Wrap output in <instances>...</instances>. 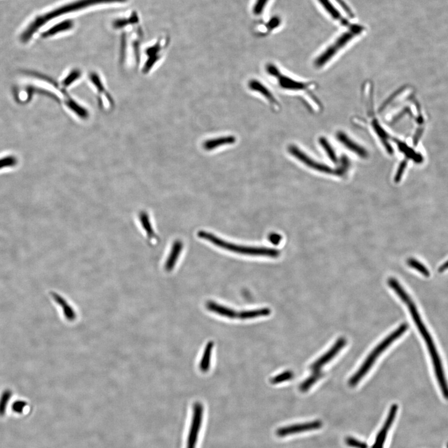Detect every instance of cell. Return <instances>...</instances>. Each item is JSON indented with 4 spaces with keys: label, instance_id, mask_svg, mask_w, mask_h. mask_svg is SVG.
I'll list each match as a JSON object with an SVG mask.
<instances>
[{
    "label": "cell",
    "instance_id": "cell-11",
    "mask_svg": "<svg viewBox=\"0 0 448 448\" xmlns=\"http://www.w3.org/2000/svg\"><path fill=\"white\" fill-rule=\"evenodd\" d=\"M204 407L199 401L194 404L191 426L188 434L187 448H196L203 419Z\"/></svg>",
    "mask_w": 448,
    "mask_h": 448
},
{
    "label": "cell",
    "instance_id": "cell-31",
    "mask_svg": "<svg viewBox=\"0 0 448 448\" xmlns=\"http://www.w3.org/2000/svg\"><path fill=\"white\" fill-rule=\"evenodd\" d=\"M407 165V160H403V161L401 162L400 166L398 167L397 172H396L395 177V182L399 183L400 182L401 179L402 178L404 171H405Z\"/></svg>",
    "mask_w": 448,
    "mask_h": 448
},
{
    "label": "cell",
    "instance_id": "cell-33",
    "mask_svg": "<svg viewBox=\"0 0 448 448\" xmlns=\"http://www.w3.org/2000/svg\"><path fill=\"white\" fill-rule=\"evenodd\" d=\"M26 406V403L25 401H17L13 404L12 410L16 413H22Z\"/></svg>",
    "mask_w": 448,
    "mask_h": 448
},
{
    "label": "cell",
    "instance_id": "cell-5",
    "mask_svg": "<svg viewBox=\"0 0 448 448\" xmlns=\"http://www.w3.org/2000/svg\"><path fill=\"white\" fill-rule=\"evenodd\" d=\"M347 340L345 338H338V340L336 341L335 343L328 351L325 353L310 366V369L312 371V374L299 385V390L301 392H307L318 380L323 377V373L321 371L322 367L326 365L327 363H329L334 357L337 356L338 353L345 346Z\"/></svg>",
    "mask_w": 448,
    "mask_h": 448
},
{
    "label": "cell",
    "instance_id": "cell-30",
    "mask_svg": "<svg viewBox=\"0 0 448 448\" xmlns=\"http://www.w3.org/2000/svg\"><path fill=\"white\" fill-rule=\"evenodd\" d=\"M16 162H17V160L15 158L13 157L4 158L0 159V169L15 166Z\"/></svg>",
    "mask_w": 448,
    "mask_h": 448
},
{
    "label": "cell",
    "instance_id": "cell-9",
    "mask_svg": "<svg viewBox=\"0 0 448 448\" xmlns=\"http://www.w3.org/2000/svg\"><path fill=\"white\" fill-rule=\"evenodd\" d=\"M168 41L167 39L161 38L154 45L146 48V60L144 62L142 67L143 74H148L152 73L161 61L168 46Z\"/></svg>",
    "mask_w": 448,
    "mask_h": 448
},
{
    "label": "cell",
    "instance_id": "cell-27",
    "mask_svg": "<svg viewBox=\"0 0 448 448\" xmlns=\"http://www.w3.org/2000/svg\"><path fill=\"white\" fill-rule=\"evenodd\" d=\"M320 143H321L322 147L324 148L327 156L329 157L331 161L336 163L338 162L337 157H336L335 152H334L333 148L331 147L330 144L328 143L326 139L324 138L320 139Z\"/></svg>",
    "mask_w": 448,
    "mask_h": 448
},
{
    "label": "cell",
    "instance_id": "cell-13",
    "mask_svg": "<svg viewBox=\"0 0 448 448\" xmlns=\"http://www.w3.org/2000/svg\"><path fill=\"white\" fill-rule=\"evenodd\" d=\"M237 141V138L235 135L227 134L207 139L202 143V146L206 152H212L224 146L235 145Z\"/></svg>",
    "mask_w": 448,
    "mask_h": 448
},
{
    "label": "cell",
    "instance_id": "cell-36",
    "mask_svg": "<svg viewBox=\"0 0 448 448\" xmlns=\"http://www.w3.org/2000/svg\"><path fill=\"white\" fill-rule=\"evenodd\" d=\"M447 447H448V445H447Z\"/></svg>",
    "mask_w": 448,
    "mask_h": 448
},
{
    "label": "cell",
    "instance_id": "cell-6",
    "mask_svg": "<svg viewBox=\"0 0 448 448\" xmlns=\"http://www.w3.org/2000/svg\"><path fill=\"white\" fill-rule=\"evenodd\" d=\"M288 151L292 157L296 158L299 161L303 162L309 168L321 172V173L331 174V175L338 176H343L344 175L348 168H349V161L345 157H343V158L341 159V164L340 168L333 169L331 168L330 166H327L325 164L320 163V162L311 158L306 153H304L303 151H301L295 145H290L288 148Z\"/></svg>",
    "mask_w": 448,
    "mask_h": 448
},
{
    "label": "cell",
    "instance_id": "cell-10",
    "mask_svg": "<svg viewBox=\"0 0 448 448\" xmlns=\"http://www.w3.org/2000/svg\"><path fill=\"white\" fill-rule=\"evenodd\" d=\"M357 34L356 32L350 31L345 32L336 40L333 45L327 48L324 52L318 56L315 62V66L322 67L327 62L331 61L332 58L335 56L338 51L344 47L351 39Z\"/></svg>",
    "mask_w": 448,
    "mask_h": 448
},
{
    "label": "cell",
    "instance_id": "cell-15",
    "mask_svg": "<svg viewBox=\"0 0 448 448\" xmlns=\"http://www.w3.org/2000/svg\"><path fill=\"white\" fill-rule=\"evenodd\" d=\"M318 1H319V3L324 7L325 10L329 13V15H330L334 19L340 22L341 24L344 26L347 27L348 28L350 29V31L356 32V33L358 34L363 31L364 27L362 26L351 24L349 21H347L346 19H345L344 18H343V16H341V13L339 12L337 9L333 5V4L331 3V1H329V0H318Z\"/></svg>",
    "mask_w": 448,
    "mask_h": 448
},
{
    "label": "cell",
    "instance_id": "cell-19",
    "mask_svg": "<svg viewBox=\"0 0 448 448\" xmlns=\"http://www.w3.org/2000/svg\"><path fill=\"white\" fill-rule=\"evenodd\" d=\"M183 248V243L182 241L177 240L173 243L170 254H169L165 264V269L167 271H171L173 270L174 267L177 263L179 257L182 254Z\"/></svg>",
    "mask_w": 448,
    "mask_h": 448
},
{
    "label": "cell",
    "instance_id": "cell-28",
    "mask_svg": "<svg viewBox=\"0 0 448 448\" xmlns=\"http://www.w3.org/2000/svg\"><path fill=\"white\" fill-rule=\"evenodd\" d=\"M270 0H255L252 7V13L255 16L261 15L265 10Z\"/></svg>",
    "mask_w": 448,
    "mask_h": 448
},
{
    "label": "cell",
    "instance_id": "cell-20",
    "mask_svg": "<svg viewBox=\"0 0 448 448\" xmlns=\"http://www.w3.org/2000/svg\"><path fill=\"white\" fill-rule=\"evenodd\" d=\"M83 78L82 71L79 69H72L65 74L62 80V88L67 90L78 83Z\"/></svg>",
    "mask_w": 448,
    "mask_h": 448
},
{
    "label": "cell",
    "instance_id": "cell-8",
    "mask_svg": "<svg viewBox=\"0 0 448 448\" xmlns=\"http://www.w3.org/2000/svg\"><path fill=\"white\" fill-rule=\"evenodd\" d=\"M265 71L268 76L275 79L278 86L283 90L288 91H301L307 90L310 87V83L301 82L283 74L274 64H266Z\"/></svg>",
    "mask_w": 448,
    "mask_h": 448
},
{
    "label": "cell",
    "instance_id": "cell-21",
    "mask_svg": "<svg viewBox=\"0 0 448 448\" xmlns=\"http://www.w3.org/2000/svg\"><path fill=\"white\" fill-rule=\"evenodd\" d=\"M74 26L73 22L70 20L65 21V22L59 23L54 26L47 31L44 32L42 34V37L44 38H47L55 35L60 32L69 31V29L73 28Z\"/></svg>",
    "mask_w": 448,
    "mask_h": 448
},
{
    "label": "cell",
    "instance_id": "cell-12",
    "mask_svg": "<svg viewBox=\"0 0 448 448\" xmlns=\"http://www.w3.org/2000/svg\"><path fill=\"white\" fill-rule=\"evenodd\" d=\"M247 86L250 91L257 93L265 99L266 101L270 104L271 107L275 110H278V109L280 108V103L277 98L274 96L270 89L261 80H258L257 79H252L248 81Z\"/></svg>",
    "mask_w": 448,
    "mask_h": 448
},
{
    "label": "cell",
    "instance_id": "cell-14",
    "mask_svg": "<svg viewBox=\"0 0 448 448\" xmlns=\"http://www.w3.org/2000/svg\"><path fill=\"white\" fill-rule=\"evenodd\" d=\"M322 425V422L319 420H316L314 422L303 424H293V425L282 427V428L278 429L277 435L280 437H285V436L304 432V431L315 430V429L321 428Z\"/></svg>",
    "mask_w": 448,
    "mask_h": 448
},
{
    "label": "cell",
    "instance_id": "cell-22",
    "mask_svg": "<svg viewBox=\"0 0 448 448\" xmlns=\"http://www.w3.org/2000/svg\"><path fill=\"white\" fill-rule=\"evenodd\" d=\"M270 314V309L265 308L255 310L243 311L238 313V317L241 319H251L259 317L267 316Z\"/></svg>",
    "mask_w": 448,
    "mask_h": 448
},
{
    "label": "cell",
    "instance_id": "cell-32",
    "mask_svg": "<svg viewBox=\"0 0 448 448\" xmlns=\"http://www.w3.org/2000/svg\"><path fill=\"white\" fill-rule=\"evenodd\" d=\"M336 1L340 4L341 8L343 9V11L347 14V15L349 16L350 18H354L355 17L354 14L353 13L351 9H350L349 6L345 3V1H343V0H336Z\"/></svg>",
    "mask_w": 448,
    "mask_h": 448
},
{
    "label": "cell",
    "instance_id": "cell-7",
    "mask_svg": "<svg viewBox=\"0 0 448 448\" xmlns=\"http://www.w3.org/2000/svg\"><path fill=\"white\" fill-rule=\"evenodd\" d=\"M88 80L91 87L96 93L99 105L102 110L110 111L114 108V101L111 94L106 89L105 80L101 74L96 71H92L88 74Z\"/></svg>",
    "mask_w": 448,
    "mask_h": 448
},
{
    "label": "cell",
    "instance_id": "cell-17",
    "mask_svg": "<svg viewBox=\"0 0 448 448\" xmlns=\"http://www.w3.org/2000/svg\"><path fill=\"white\" fill-rule=\"evenodd\" d=\"M337 138L338 141L342 143L345 148L353 153H356L360 157L365 158L368 157V153L366 149H364L363 146H360L356 141L352 140V139L343 132H339L337 134Z\"/></svg>",
    "mask_w": 448,
    "mask_h": 448
},
{
    "label": "cell",
    "instance_id": "cell-16",
    "mask_svg": "<svg viewBox=\"0 0 448 448\" xmlns=\"http://www.w3.org/2000/svg\"><path fill=\"white\" fill-rule=\"evenodd\" d=\"M397 410V405L394 404V405L392 406L384 425L381 430L380 431V432L378 433L377 438H376L375 444L373 446L372 448H383V447H384L388 431H389L392 423H393Z\"/></svg>",
    "mask_w": 448,
    "mask_h": 448
},
{
    "label": "cell",
    "instance_id": "cell-35",
    "mask_svg": "<svg viewBox=\"0 0 448 448\" xmlns=\"http://www.w3.org/2000/svg\"><path fill=\"white\" fill-rule=\"evenodd\" d=\"M448 261L446 262L445 264H443L442 266L439 268V272L442 273L443 271L448 270Z\"/></svg>",
    "mask_w": 448,
    "mask_h": 448
},
{
    "label": "cell",
    "instance_id": "cell-2",
    "mask_svg": "<svg viewBox=\"0 0 448 448\" xmlns=\"http://www.w3.org/2000/svg\"><path fill=\"white\" fill-rule=\"evenodd\" d=\"M127 0H76L72 1L36 17L22 32L20 37L21 41L23 43H27L34 33L46 23L66 14L75 12L97 4L124 3Z\"/></svg>",
    "mask_w": 448,
    "mask_h": 448
},
{
    "label": "cell",
    "instance_id": "cell-26",
    "mask_svg": "<svg viewBox=\"0 0 448 448\" xmlns=\"http://www.w3.org/2000/svg\"><path fill=\"white\" fill-rule=\"evenodd\" d=\"M12 395V393L8 390L4 391L0 397V416H3L5 414L7 406L9 401Z\"/></svg>",
    "mask_w": 448,
    "mask_h": 448
},
{
    "label": "cell",
    "instance_id": "cell-24",
    "mask_svg": "<svg viewBox=\"0 0 448 448\" xmlns=\"http://www.w3.org/2000/svg\"><path fill=\"white\" fill-rule=\"evenodd\" d=\"M407 264L408 265L412 267V268H415V270L419 271V272L421 273L424 277H429V275H430V273H429L428 268H427L424 264H422L421 262L417 261V260L411 258V259L408 260Z\"/></svg>",
    "mask_w": 448,
    "mask_h": 448
},
{
    "label": "cell",
    "instance_id": "cell-4",
    "mask_svg": "<svg viewBox=\"0 0 448 448\" xmlns=\"http://www.w3.org/2000/svg\"><path fill=\"white\" fill-rule=\"evenodd\" d=\"M408 327V326L407 323L401 324L395 331L392 332L389 336H388L384 340H383L382 342L370 352L369 356L367 357L365 361H364L363 364H362V366L360 367L359 370L350 378L349 381L348 382L349 383L350 387H354L356 386V385L361 382V380L365 377L367 373H368L369 371L370 370V369L372 368L373 364H374L375 361H377L378 357L381 355L383 352L387 349L388 347H389L390 345L392 344V343H394V341H395L398 338L401 337V336L407 331Z\"/></svg>",
    "mask_w": 448,
    "mask_h": 448
},
{
    "label": "cell",
    "instance_id": "cell-23",
    "mask_svg": "<svg viewBox=\"0 0 448 448\" xmlns=\"http://www.w3.org/2000/svg\"><path fill=\"white\" fill-rule=\"evenodd\" d=\"M213 346V343L209 342L205 347V349L204 350L201 361L200 363H199L200 364H199V369L203 372H207L210 370Z\"/></svg>",
    "mask_w": 448,
    "mask_h": 448
},
{
    "label": "cell",
    "instance_id": "cell-3",
    "mask_svg": "<svg viewBox=\"0 0 448 448\" xmlns=\"http://www.w3.org/2000/svg\"><path fill=\"white\" fill-rule=\"evenodd\" d=\"M197 235L199 237L212 243L217 247L221 248L227 251L235 253V254L247 255V256L270 258H277L280 255L279 250L275 249V248L237 245L236 243L223 240L222 238L218 237L217 236L213 235L211 232L201 231L198 232Z\"/></svg>",
    "mask_w": 448,
    "mask_h": 448
},
{
    "label": "cell",
    "instance_id": "cell-25",
    "mask_svg": "<svg viewBox=\"0 0 448 448\" xmlns=\"http://www.w3.org/2000/svg\"><path fill=\"white\" fill-rule=\"evenodd\" d=\"M294 377L293 373L290 370L285 371L281 373L280 374L276 375L275 377L271 378L270 382L272 384H278L281 383L289 381L291 380Z\"/></svg>",
    "mask_w": 448,
    "mask_h": 448
},
{
    "label": "cell",
    "instance_id": "cell-29",
    "mask_svg": "<svg viewBox=\"0 0 448 448\" xmlns=\"http://www.w3.org/2000/svg\"><path fill=\"white\" fill-rule=\"evenodd\" d=\"M345 443L350 447L355 448H368V445L366 443L362 442L361 441L356 440L354 438L348 437L345 440Z\"/></svg>",
    "mask_w": 448,
    "mask_h": 448
},
{
    "label": "cell",
    "instance_id": "cell-1",
    "mask_svg": "<svg viewBox=\"0 0 448 448\" xmlns=\"http://www.w3.org/2000/svg\"><path fill=\"white\" fill-rule=\"evenodd\" d=\"M388 284L396 292V294L400 297L401 300L405 303L406 306H407L408 310H409L413 320L414 321L415 324H416L422 337L423 338L424 342H425L427 347H428L431 358L432 359L436 377L437 378L440 389L442 390L443 396L447 400H448V385L447 379H446L442 361H441L440 357L439 356L437 350H436L432 338H431L430 334L427 330L423 322L422 321V318L420 317L419 313L418 312L416 306H415L412 298H410V296L408 295L407 292L403 289L400 283L395 278H390L388 280Z\"/></svg>",
    "mask_w": 448,
    "mask_h": 448
},
{
    "label": "cell",
    "instance_id": "cell-18",
    "mask_svg": "<svg viewBox=\"0 0 448 448\" xmlns=\"http://www.w3.org/2000/svg\"><path fill=\"white\" fill-rule=\"evenodd\" d=\"M206 308L210 312L216 313L217 315L221 316L231 318L238 317V313L232 310L231 308L226 307V306L219 305V304L212 301H209L206 303Z\"/></svg>",
    "mask_w": 448,
    "mask_h": 448
},
{
    "label": "cell",
    "instance_id": "cell-34",
    "mask_svg": "<svg viewBox=\"0 0 448 448\" xmlns=\"http://www.w3.org/2000/svg\"><path fill=\"white\" fill-rule=\"evenodd\" d=\"M268 239L273 245H278L282 240V237L277 233H271L268 236Z\"/></svg>",
    "mask_w": 448,
    "mask_h": 448
}]
</instances>
